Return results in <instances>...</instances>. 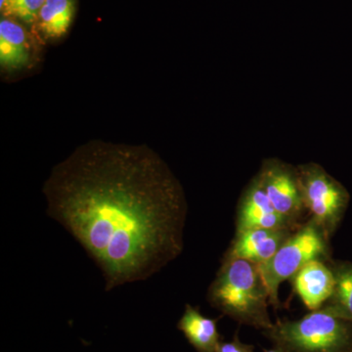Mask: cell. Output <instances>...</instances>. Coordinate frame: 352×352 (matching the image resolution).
<instances>
[{"instance_id": "1", "label": "cell", "mask_w": 352, "mask_h": 352, "mask_svg": "<svg viewBox=\"0 0 352 352\" xmlns=\"http://www.w3.org/2000/svg\"><path fill=\"white\" fill-rule=\"evenodd\" d=\"M43 194L46 212L94 259L106 291L149 279L183 251L184 190L147 146L89 141L53 168Z\"/></svg>"}, {"instance_id": "2", "label": "cell", "mask_w": 352, "mask_h": 352, "mask_svg": "<svg viewBox=\"0 0 352 352\" xmlns=\"http://www.w3.org/2000/svg\"><path fill=\"white\" fill-rule=\"evenodd\" d=\"M208 302L234 320L261 329L272 328L270 294L256 264L245 259L224 258L208 292Z\"/></svg>"}, {"instance_id": "3", "label": "cell", "mask_w": 352, "mask_h": 352, "mask_svg": "<svg viewBox=\"0 0 352 352\" xmlns=\"http://www.w3.org/2000/svg\"><path fill=\"white\" fill-rule=\"evenodd\" d=\"M265 335L285 352L352 351V322L327 305L298 320L278 321Z\"/></svg>"}, {"instance_id": "4", "label": "cell", "mask_w": 352, "mask_h": 352, "mask_svg": "<svg viewBox=\"0 0 352 352\" xmlns=\"http://www.w3.org/2000/svg\"><path fill=\"white\" fill-rule=\"evenodd\" d=\"M328 239L312 220H308L294 231L270 261L256 265L273 307L279 305V288L284 281L293 279L310 261L329 258Z\"/></svg>"}, {"instance_id": "5", "label": "cell", "mask_w": 352, "mask_h": 352, "mask_svg": "<svg viewBox=\"0 0 352 352\" xmlns=\"http://www.w3.org/2000/svg\"><path fill=\"white\" fill-rule=\"evenodd\" d=\"M298 168L305 210L310 220L330 237L344 217L351 196L346 187L320 164H300Z\"/></svg>"}, {"instance_id": "6", "label": "cell", "mask_w": 352, "mask_h": 352, "mask_svg": "<svg viewBox=\"0 0 352 352\" xmlns=\"http://www.w3.org/2000/svg\"><path fill=\"white\" fill-rule=\"evenodd\" d=\"M266 195L279 214L295 226L307 212L296 166L281 160L267 159L258 173Z\"/></svg>"}, {"instance_id": "7", "label": "cell", "mask_w": 352, "mask_h": 352, "mask_svg": "<svg viewBox=\"0 0 352 352\" xmlns=\"http://www.w3.org/2000/svg\"><path fill=\"white\" fill-rule=\"evenodd\" d=\"M298 226L277 212L266 195L258 175L254 176L241 196L236 217V233L250 229H296Z\"/></svg>"}, {"instance_id": "8", "label": "cell", "mask_w": 352, "mask_h": 352, "mask_svg": "<svg viewBox=\"0 0 352 352\" xmlns=\"http://www.w3.org/2000/svg\"><path fill=\"white\" fill-rule=\"evenodd\" d=\"M296 229L258 228L236 233L226 256L259 265L270 261Z\"/></svg>"}, {"instance_id": "9", "label": "cell", "mask_w": 352, "mask_h": 352, "mask_svg": "<svg viewBox=\"0 0 352 352\" xmlns=\"http://www.w3.org/2000/svg\"><path fill=\"white\" fill-rule=\"evenodd\" d=\"M292 281L296 293L311 311L327 303L335 287L332 267L322 259H314L303 266Z\"/></svg>"}, {"instance_id": "10", "label": "cell", "mask_w": 352, "mask_h": 352, "mask_svg": "<svg viewBox=\"0 0 352 352\" xmlns=\"http://www.w3.org/2000/svg\"><path fill=\"white\" fill-rule=\"evenodd\" d=\"M31 46L25 28L11 18L0 21V64L8 71L25 68L30 63Z\"/></svg>"}, {"instance_id": "11", "label": "cell", "mask_w": 352, "mask_h": 352, "mask_svg": "<svg viewBox=\"0 0 352 352\" xmlns=\"http://www.w3.org/2000/svg\"><path fill=\"white\" fill-rule=\"evenodd\" d=\"M219 319L206 317L198 308L186 305L177 329L184 333L190 344L198 352H215L221 344L217 329Z\"/></svg>"}, {"instance_id": "12", "label": "cell", "mask_w": 352, "mask_h": 352, "mask_svg": "<svg viewBox=\"0 0 352 352\" xmlns=\"http://www.w3.org/2000/svg\"><path fill=\"white\" fill-rule=\"evenodd\" d=\"M75 13V0H45L36 24L44 38H61L68 32Z\"/></svg>"}, {"instance_id": "13", "label": "cell", "mask_w": 352, "mask_h": 352, "mask_svg": "<svg viewBox=\"0 0 352 352\" xmlns=\"http://www.w3.org/2000/svg\"><path fill=\"white\" fill-rule=\"evenodd\" d=\"M331 267L335 276V287L326 305L342 318L352 322V263H340Z\"/></svg>"}, {"instance_id": "14", "label": "cell", "mask_w": 352, "mask_h": 352, "mask_svg": "<svg viewBox=\"0 0 352 352\" xmlns=\"http://www.w3.org/2000/svg\"><path fill=\"white\" fill-rule=\"evenodd\" d=\"M44 2L45 0H6L0 9L6 18L19 20L25 25H32L36 22Z\"/></svg>"}, {"instance_id": "15", "label": "cell", "mask_w": 352, "mask_h": 352, "mask_svg": "<svg viewBox=\"0 0 352 352\" xmlns=\"http://www.w3.org/2000/svg\"><path fill=\"white\" fill-rule=\"evenodd\" d=\"M215 352H254V346L244 344L235 337L231 342H221Z\"/></svg>"}, {"instance_id": "16", "label": "cell", "mask_w": 352, "mask_h": 352, "mask_svg": "<svg viewBox=\"0 0 352 352\" xmlns=\"http://www.w3.org/2000/svg\"><path fill=\"white\" fill-rule=\"evenodd\" d=\"M264 352H285V351H282V349H279V347H275V349H270V351H266Z\"/></svg>"}, {"instance_id": "17", "label": "cell", "mask_w": 352, "mask_h": 352, "mask_svg": "<svg viewBox=\"0 0 352 352\" xmlns=\"http://www.w3.org/2000/svg\"><path fill=\"white\" fill-rule=\"evenodd\" d=\"M351 352H352V351Z\"/></svg>"}]
</instances>
